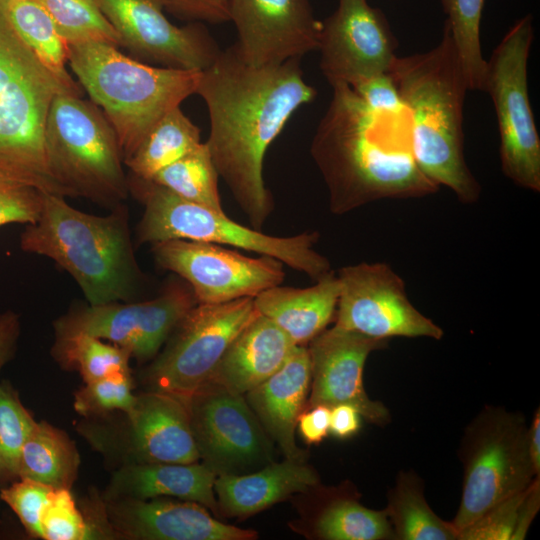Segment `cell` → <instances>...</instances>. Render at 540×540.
Returning <instances> with one entry per match:
<instances>
[{
  "instance_id": "cell-1",
  "label": "cell",
  "mask_w": 540,
  "mask_h": 540,
  "mask_svg": "<svg viewBox=\"0 0 540 540\" xmlns=\"http://www.w3.org/2000/svg\"><path fill=\"white\" fill-rule=\"evenodd\" d=\"M299 61L253 67L232 45L201 71L197 84L195 94L209 114L205 143L213 163L256 230L274 209L263 178L266 151L291 116L317 95L305 81Z\"/></svg>"
},
{
  "instance_id": "cell-2",
  "label": "cell",
  "mask_w": 540,
  "mask_h": 540,
  "mask_svg": "<svg viewBox=\"0 0 540 540\" xmlns=\"http://www.w3.org/2000/svg\"><path fill=\"white\" fill-rule=\"evenodd\" d=\"M313 136L310 153L341 215L386 198H420L439 186L419 168L407 110H371L351 86L337 83Z\"/></svg>"
},
{
  "instance_id": "cell-3",
  "label": "cell",
  "mask_w": 540,
  "mask_h": 540,
  "mask_svg": "<svg viewBox=\"0 0 540 540\" xmlns=\"http://www.w3.org/2000/svg\"><path fill=\"white\" fill-rule=\"evenodd\" d=\"M388 73L408 112L413 154L421 171L460 201H477L481 187L464 154L463 110L469 87L448 26L444 23L435 47L397 56Z\"/></svg>"
},
{
  "instance_id": "cell-4",
  "label": "cell",
  "mask_w": 540,
  "mask_h": 540,
  "mask_svg": "<svg viewBox=\"0 0 540 540\" xmlns=\"http://www.w3.org/2000/svg\"><path fill=\"white\" fill-rule=\"evenodd\" d=\"M124 205L97 216L46 193L39 220L20 235V248L49 257L78 283L88 304L130 302L143 281Z\"/></svg>"
},
{
  "instance_id": "cell-5",
  "label": "cell",
  "mask_w": 540,
  "mask_h": 540,
  "mask_svg": "<svg viewBox=\"0 0 540 540\" xmlns=\"http://www.w3.org/2000/svg\"><path fill=\"white\" fill-rule=\"evenodd\" d=\"M67 62L113 126L124 162L165 114L195 94L201 73L153 66L101 41L68 44Z\"/></svg>"
},
{
  "instance_id": "cell-6",
  "label": "cell",
  "mask_w": 540,
  "mask_h": 540,
  "mask_svg": "<svg viewBox=\"0 0 540 540\" xmlns=\"http://www.w3.org/2000/svg\"><path fill=\"white\" fill-rule=\"evenodd\" d=\"M128 187L144 206L136 231L139 244L183 239L233 246L275 258L314 281L332 271L327 258L314 249L317 232L271 236L235 222L224 211L185 200L151 180L131 174Z\"/></svg>"
},
{
  "instance_id": "cell-7",
  "label": "cell",
  "mask_w": 540,
  "mask_h": 540,
  "mask_svg": "<svg viewBox=\"0 0 540 540\" xmlns=\"http://www.w3.org/2000/svg\"><path fill=\"white\" fill-rule=\"evenodd\" d=\"M44 146L50 175L64 197L81 196L110 209L127 198L117 135L93 101L57 94L46 118Z\"/></svg>"
},
{
  "instance_id": "cell-8",
  "label": "cell",
  "mask_w": 540,
  "mask_h": 540,
  "mask_svg": "<svg viewBox=\"0 0 540 540\" xmlns=\"http://www.w3.org/2000/svg\"><path fill=\"white\" fill-rule=\"evenodd\" d=\"M61 92L73 93L0 16V169L63 196L50 175L44 146L49 108Z\"/></svg>"
},
{
  "instance_id": "cell-9",
  "label": "cell",
  "mask_w": 540,
  "mask_h": 540,
  "mask_svg": "<svg viewBox=\"0 0 540 540\" xmlns=\"http://www.w3.org/2000/svg\"><path fill=\"white\" fill-rule=\"evenodd\" d=\"M523 414L485 406L466 426L458 451L463 467L460 505L451 521L459 531L535 477Z\"/></svg>"
},
{
  "instance_id": "cell-10",
  "label": "cell",
  "mask_w": 540,
  "mask_h": 540,
  "mask_svg": "<svg viewBox=\"0 0 540 540\" xmlns=\"http://www.w3.org/2000/svg\"><path fill=\"white\" fill-rule=\"evenodd\" d=\"M534 39L531 14L518 19L487 61L482 91L489 94L500 135L504 175L516 185L540 191V138L528 89V59Z\"/></svg>"
},
{
  "instance_id": "cell-11",
  "label": "cell",
  "mask_w": 540,
  "mask_h": 540,
  "mask_svg": "<svg viewBox=\"0 0 540 540\" xmlns=\"http://www.w3.org/2000/svg\"><path fill=\"white\" fill-rule=\"evenodd\" d=\"M259 314L250 297L220 304H196L144 371L145 386L186 403L210 380L232 341Z\"/></svg>"
},
{
  "instance_id": "cell-12",
  "label": "cell",
  "mask_w": 540,
  "mask_h": 540,
  "mask_svg": "<svg viewBox=\"0 0 540 540\" xmlns=\"http://www.w3.org/2000/svg\"><path fill=\"white\" fill-rule=\"evenodd\" d=\"M198 304L183 279L144 302L77 305L55 323L56 340L89 334L126 350L138 361L154 358L184 315Z\"/></svg>"
},
{
  "instance_id": "cell-13",
  "label": "cell",
  "mask_w": 540,
  "mask_h": 540,
  "mask_svg": "<svg viewBox=\"0 0 540 540\" xmlns=\"http://www.w3.org/2000/svg\"><path fill=\"white\" fill-rule=\"evenodd\" d=\"M337 278L335 326L378 340L443 337V330L413 306L402 278L387 264L349 265L338 271Z\"/></svg>"
},
{
  "instance_id": "cell-14",
  "label": "cell",
  "mask_w": 540,
  "mask_h": 540,
  "mask_svg": "<svg viewBox=\"0 0 540 540\" xmlns=\"http://www.w3.org/2000/svg\"><path fill=\"white\" fill-rule=\"evenodd\" d=\"M152 246L156 263L187 282L200 304L254 298L285 277L279 260L249 257L219 244L171 239Z\"/></svg>"
},
{
  "instance_id": "cell-15",
  "label": "cell",
  "mask_w": 540,
  "mask_h": 540,
  "mask_svg": "<svg viewBox=\"0 0 540 540\" xmlns=\"http://www.w3.org/2000/svg\"><path fill=\"white\" fill-rule=\"evenodd\" d=\"M185 404L200 459L217 475L271 461L269 437L242 394L208 382Z\"/></svg>"
},
{
  "instance_id": "cell-16",
  "label": "cell",
  "mask_w": 540,
  "mask_h": 540,
  "mask_svg": "<svg viewBox=\"0 0 540 540\" xmlns=\"http://www.w3.org/2000/svg\"><path fill=\"white\" fill-rule=\"evenodd\" d=\"M119 35L121 46L139 61L161 67L203 71L220 48L203 23L176 26L163 0H95Z\"/></svg>"
},
{
  "instance_id": "cell-17",
  "label": "cell",
  "mask_w": 540,
  "mask_h": 540,
  "mask_svg": "<svg viewBox=\"0 0 540 540\" xmlns=\"http://www.w3.org/2000/svg\"><path fill=\"white\" fill-rule=\"evenodd\" d=\"M397 47L386 15L367 0H339L336 10L321 21L317 50L320 69L331 86H353L388 72Z\"/></svg>"
},
{
  "instance_id": "cell-18",
  "label": "cell",
  "mask_w": 540,
  "mask_h": 540,
  "mask_svg": "<svg viewBox=\"0 0 540 540\" xmlns=\"http://www.w3.org/2000/svg\"><path fill=\"white\" fill-rule=\"evenodd\" d=\"M233 45L253 67L279 65L317 50L321 21L309 0H229Z\"/></svg>"
},
{
  "instance_id": "cell-19",
  "label": "cell",
  "mask_w": 540,
  "mask_h": 540,
  "mask_svg": "<svg viewBox=\"0 0 540 540\" xmlns=\"http://www.w3.org/2000/svg\"><path fill=\"white\" fill-rule=\"evenodd\" d=\"M386 345L387 340L370 338L335 325L322 331L307 347L311 383L306 408L349 404L370 423L388 424V409L382 402L372 400L363 385L368 356Z\"/></svg>"
},
{
  "instance_id": "cell-20",
  "label": "cell",
  "mask_w": 540,
  "mask_h": 540,
  "mask_svg": "<svg viewBox=\"0 0 540 540\" xmlns=\"http://www.w3.org/2000/svg\"><path fill=\"white\" fill-rule=\"evenodd\" d=\"M109 536L129 540H253L257 533L214 518L192 501L163 497L103 500Z\"/></svg>"
},
{
  "instance_id": "cell-21",
  "label": "cell",
  "mask_w": 540,
  "mask_h": 540,
  "mask_svg": "<svg viewBox=\"0 0 540 540\" xmlns=\"http://www.w3.org/2000/svg\"><path fill=\"white\" fill-rule=\"evenodd\" d=\"M122 413L125 421L117 444L123 464L200 460L189 412L180 399L148 390L136 395L132 407Z\"/></svg>"
},
{
  "instance_id": "cell-22",
  "label": "cell",
  "mask_w": 540,
  "mask_h": 540,
  "mask_svg": "<svg viewBox=\"0 0 540 540\" xmlns=\"http://www.w3.org/2000/svg\"><path fill=\"white\" fill-rule=\"evenodd\" d=\"M311 364L305 345H296L285 363L268 379L246 393V401L268 436L287 459L304 460L295 441L300 414L307 406Z\"/></svg>"
},
{
  "instance_id": "cell-23",
  "label": "cell",
  "mask_w": 540,
  "mask_h": 540,
  "mask_svg": "<svg viewBox=\"0 0 540 540\" xmlns=\"http://www.w3.org/2000/svg\"><path fill=\"white\" fill-rule=\"evenodd\" d=\"M217 474L205 464L128 463L112 475L103 500L175 497L218 513L214 484Z\"/></svg>"
},
{
  "instance_id": "cell-24",
  "label": "cell",
  "mask_w": 540,
  "mask_h": 540,
  "mask_svg": "<svg viewBox=\"0 0 540 540\" xmlns=\"http://www.w3.org/2000/svg\"><path fill=\"white\" fill-rule=\"evenodd\" d=\"M295 346L273 321L259 314L232 341L208 382L244 395L273 375Z\"/></svg>"
},
{
  "instance_id": "cell-25",
  "label": "cell",
  "mask_w": 540,
  "mask_h": 540,
  "mask_svg": "<svg viewBox=\"0 0 540 540\" xmlns=\"http://www.w3.org/2000/svg\"><path fill=\"white\" fill-rule=\"evenodd\" d=\"M318 484L319 476L312 467L286 458L252 474H219L214 490L218 510L227 516L245 517Z\"/></svg>"
},
{
  "instance_id": "cell-26",
  "label": "cell",
  "mask_w": 540,
  "mask_h": 540,
  "mask_svg": "<svg viewBox=\"0 0 540 540\" xmlns=\"http://www.w3.org/2000/svg\"><path fill=\"white\" fill-rule=\"evenodd\" d=\"M313 286H273L255 296L257 311L273 321L295 345H305L335 318L340 285L333 271Z\"/></svg>"
},
{
  "instance_id": "cell-27",
  "label": "cell",
  "mask_w": 540,
  "mask_h": 540,
  "mask_svg": "<svg viewBox=\"0 0 540 540\" xmlns=\"http://www.w3.org/2000/svg\"><path fill=\"white\" fill-rule=\"evenodd\" d=\"M0 16L19 40L70 91L80 88L67 71V44L45 9L35 0H0Z\"/></svg>"
},
{
  "instance_id": "cell-28",
  "label": "cell",
  "mask_w": 540,
  "mask_h": 540,
  "mask_svg": "<svg viewBox=\"0 0 540 540\" xmlns=\"http://www.w3.org/2000/svg\"><path fill=\"white\" fill-rule=\"evenodd\" d=\"M397 540H458V531L429 506L422 479L412 471H400L387 494L384 509Z\"/></svg>"
},
{
  "instance_id": "cell-29",
  "label": "cell",
  "mask_w": 540,
  "mask_h": 540,
  "mask_svg": "<svg viewBox=\"0 0 540 540\" xmlns=\"http://www.w3.org/2000/svg\"><path fill=\"white\" fill-rule=\"evenodd\" d=\"M79 463L75 443L64 431L45 421L36 422L21 450L18 479L70 489Z\"/></svg>"
},
{
  "instance_id": "cell-30",
  "label": "cell",
  "mask_w": 540,
  "mask_h": 540,
  "mask_svg": "<svg viewBox=\"0 0 540 540\" xmlns=\"http://www.w3.org/2000/svg\"><path fill=\"white\" fill-rule=\"evenodd\" d=\"M201 143L200 129L178 106L151 128L124 164L130 174L149 180Z\"/></svg>"
},
{
  "instance_id": "cell-31",
  "label": "cell",
  "mask_w": 540,
  "mask_h": 540,
  "mask_svg": "<svg viewBox=\"0 0 540 540\" xmlns=\"http://www.w3.org/2000/svg\"><path fill=\"white\" fill-rule=\"evenodd\" d=\"M312 527L313 534L324 540H394L385 511L363 506L353 493L325 501Z\"/></svg>"
},
{
  "instance_id": "cell-32",
  "label": "cell",
  "mask_w": 540,
  "mask_h": 540,
  "mask_svg": "<svg viewBox=\"0 0 540 540\" xmlns=\"http://www.w3.org/2000/svg\"><path fill=\"white\" fill-rule=\"evenodd\" d=\"M218 177L207 144L202 142L149 180L185 200L224 211L218 192Z\"/></svg>"
},
{
  "instance_id": "cell-33",
  "label": "cell",
  "mask_w": 540,
  "mask_h": 540,
  "mask_svg": "<svg viewBox=\"0 0 540 540\" xmlns=\"http://www.w3.org/2000/svg\"><path fill=\"white\" fill-rule=\"evenodd\" d=\"M485 0H441L469 90L482 91L487 60L483 57L480 25Z\"/></svg>"
},
{
  "instance_id": "cell-34",
  "label": "cell",
  "mask_w": 540,
  "mask_h": 540,
  "mask_svg": "<svg viewBox=\"0 0 540 540\" xmlns=\"http://www.w3.org/2000/svg\"><path fill=\"white\" fill-rule=\"evenodd\" d=\"M49 14L66 44L101 41L121 46L119 35L95 0H35Z\"/></svg>"
},
{
  "instance_id": "cell-35",
  "label": "cell",
  "mask_w": 540,
  "mask_h": 540,
  "mask_svg": "<svg viewBox=\"0 0 540 540\" xmlns=\"http://www.w3.org/2000/svg\"><path fill=\"white\" fill-rule=\"evenodd\" d=\"M53 351L62 363L77 368L85 383L130 371L126 350L89 334L56 340Z\"/></svg>"
},
{
  "instance_id": "cell-36",
  "label": "cell",
  "mask_w": 540,
  "mask_h": 540,
  "mask_svg": "<svg viewBox=\"0 0 540 540\" xmlns=\"http://www.w3.org/2000/svg\"><path fill=\"white\" fill-rule=\"evenodd\" d=\"M36 421L17 396L0 385V479L18 478L22 447Z\"/></svg>"
},
{
  "instance_id": "cell-37",
  "label": "cell",
  "mask_w": 540,
  "mask_h": 540,
  "mask_svg": "<svg viewBox=\"0 0 540 540\" xmlns=\"http://www.w3.org/2000/svg\"><path fill=\"white\" fill-rule=\"evenodd\" d=\"M135 399L130 371L120 372L85 383L75 393L74 408L84 416H99L125 412Z\"/></svg>"
},
{
  "instance_id": "cell-38",
  "label": "cell",
  "mask_w": 540,
  "mask_h": 540,
  "mask_svg": "<svg viewBox=\"0 0 540 540\" xmlns=\"http://www.w3.org/2000/svg\"><path fill=\"white\" fill-rule=\"evenodd\" d=\"M41 528L46 540H85L98 536L67 488H55L51 492L41 513Z\"/></svg>"
},
{
  "instance_id": "cell-39",
  "label": "cell",
  "mask_w": 540,
  "mask_h": 540,
  "mask_svg": "<svg viewBox=\"0 0 540 540\" xmlns=\"http://www.w3.org/2000/svg\"><path fill=\"white\" fill-rule=\"evenodd\" d=\"M46 193L0 169V226L36 223L41 216Z\"/></svg>"
},
{
  "instance_id": "cell-40",
  "label": "cell",
  "mask_w": 540,
  "mask_h": 540,
  "mask_svg": "<svg viewBox=\"0 0 540 540\" xmlns=\"http://www.w3.org/2000/svg\"><path fill=\"white\" fill-rule=\"evenodd\" d=\"M54 489L38 481L19 478L0 490V498L15 512L31 536L43 538L41 513Z\"/></svg>"
},
{
  "instance_id": "cell-41",
  "label": "cell",
  "mask_w": 540,
  "mask_h": 540,
  "mask_svg": "<svg viewBox=\"0 0 540 540\" xmlns=\"http://www.w3.org/2000/svg\"><path fill=\"white\" fill-rule=\"evenodd\" d=\"M526 489L498 503L460 529L458 540H510Z\"/></svg>"
},
{
  "instance_id": "cell-42",
  "label": "cell",
  "mask_w": 540,
  "mask_h": 540,
  "mask_svg": "<svg viewBox=\"0 0 540 540\" xmlns=\"http://www.w3.org/2000/svg\"><path fill=\"white\" fill-rule=\"evenodd\" d=\"M351 88L375 112L401 114L406 111L399 91L388 72L366 78Z\"/></svg>"
},
{
  "instance_id": "cell-43",
  "label": "cell",
  "mask_w": 540,
  "mask_h": 540,
  "mask_svg": "<svg viewBox=\"0 0 540 540\" xmlns=\"http://www.w3.org/2000/svg\"><path fill=\"white\" fill-rule=\"evenodd\" d=\"M163 1L168 13L188 22L220 24L229 21V0Z\"/></svg>"
},
{
  "instance_id": "cell-44",
  "label": "cell",
  "mask_w": 540,
  "mask_h": 540,
  "mask_svg": "<svg viewBox=\"0 0 540 540\" xmlns=\"http://www.w3.org/2000/svg\"><path fill=\"white\" fill-rule=\"evenodd\" d=\"M297 427L307 444H319L329 434L330 408L324 405L308 407L300 414Z\"/></svg>"
},
{
  "instance_id": "cell-45",
  "label": "cell",
  "mask_w": 540,
  "mask_h": 540,
  "mask_svg": "<svg viewBox=\"0 0 540 540\" xmlns=\"http://www.w3.org/2000/svg\"><path fill=\"white\" fill-rule=\"evenodd\" d=\"M540 509V477L527 487L519 506L517 521L510 540L525 539L531 523Z\"/></svg>"
},
{
  "instance_id": "cell-46",
  "label": "cell",
  "mask_w": 540,
  "mask_h": 540,
  "mask_svg": "<svg viewBox=\"0 0 540 540\" xmlns=\"http://www.w3.org/2000/svg\"><path fill=\"white\" fill-rule=\"evenodd\" d=\"M361 427V415L349 404H338L330 408L329 433L338 439H347Z\"/></svg>"
},
{
  "instance_id": "cell-47",
  "label": "cell",
  "mask_w": 540,
  "mask_h": 540,
  "mask_svg": "<svg viewBox=\"0 0 540 540\" xmlns=\"http://www.w3.org/2000/svg\"><path fill=\"white\" fill-rule=\"evenodd\" d=\"M19 334V316L13 311L0 313V371L11 359Z\"/></svg>"
},
{
  "instance_id": "cell-48",
  "label": "cell",
  "mask_w": 540,
  "mask_h": 540,
  "mask_svg": "<svg viewBox=\"0 0 540 540\" xmlns=\"http://www.w3.org/2000/svg\"><path fill=\"white\" fill-rule=\"evenodd\" d=\"M528 448L535 475L540 477V409L535 411L528 427Z\"/></svg>"
}]
</instances>
